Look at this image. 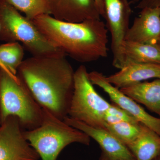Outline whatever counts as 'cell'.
I'll return each instance as SVG.
<instances>
[{
    "label": "cell",
    "mask_w": 160,
    "mask_h": 160,
    "mask_svg": "<svg viewBox=\"0 0 160 160\" xmlns=\"http://www.w3.org/2000/svg\"><path fill=\"white\" fill-rule=\"evenodd\" d=\"M74 72L66 56H32L24 60L17 75L42 108L63 121L73 94Z\"/></svg>",
    "instance_id": "6da1fadb"
},
{
    "label": "cell",
    "mask_w": 160,
    "mask_h": 160,
    "mask_svg": "<svg viewBox=\"0 0 160 160\" xmlns=\"http://www.w3.org/2000/svg\"><path fill=\"white\" fill-rule=\"evenodd\" d=\"M32 21L54 46L78 62H89L108 56V30L101 19L71 22L45 14Z\"/></svg>",
    "instance_id": "7a4b0ae2"
},
{
    "label": "cell",
    "mask_w": 160,
    "mask_h": 160,
    "mask_svg": "<svg viewBox=\"0 0 160 160\" xmlns=\"http://www.w3.org/2000/svg\"><path fill=\"white\" fill-rule=\"evenodd\" d=\"M0 40L20 42L33 57L66 56L45 36L32 20L4 0H0Z\"/></svg>",
    "instance_id": "3957f363"
},
{
    "label": "cell",
    "mask_w": 160,
    "mask_h": 160,
    "mask_svg": "<svg viewBox=\"0 0 160 160\" xmlns=\"http://www.w3.org/2000/svg\"><path fill=\"white\" fill-rule=\"evenodd\" d=\"M42 123L37 128L23 132L24 135L42 160H57L60 152L72 143L89 146L88 135L66 124L42 108Z\"/></svg>",
    "instance_id": "277c9868"
},
{
    "label": "cell",
    "mask_w": 160,
    "mask_h": 160,
    "mask_svg": "<svg viewBox=\"0 0 160 160\" xmlns=\"http://www.w3.org/2000/svg\"><path fill=\"white\" fill-rule=\"evenodd\" d=\"M1 124L9 116L16 117L26 130L37 128L42 123V108L24 82L17 75L0 68Z\"/></svg>",
    "instance_id": "5b68a950"
},
{
    "label": "cell",
    "mask_w": 160,
    "mask_h": 160,
    "mask_svg": "<svg viewBox=\"0 0 160 160\" xmlns=\"http://www.w3.org/2000/svg\"><path fill=\"white\" fill-rule=\"evenodd\" d=\"M85 66L75 71L74 89L68 117L88 126L106 129L104 117L111 106L98 93Z\"/></svg>",
    "instance_id": "8992f818"
},
{
    "label": "cell",
    "mask_w": 160,
    "mask_h": 160,
    "mask_svg": "<svg viewBox=\"0 0 160 160\" xmlns=\"http://www.w3.org/2000/svg\"><path fill=\"white\" fill-rule=\"evenodd\" d=\"M106 26L111 37L112 65L121 69L126 63L123 45L129 28L131 9L128 0H103Z\"/></svg>",
    "instance_id": "52a82bcc"
},
{
    "label": "cell",
    "mask_w": 160,
    "mask_h": 160,
    "mask_svg": "<svg viewBox=\"0 0 160 160\" xmlns=\"http://www.w3.org/2000/svg\"><path fill=\"white\" fill-rule=\"evenodd\" d=\"M19 120L9 116L0 125V160H39L26 139Z\"/></svg>",
    "instance_id": "ba28073f"
},
{
    "label": "cell",
    "mask_w": 160,
    "mask_h": 160,
    "mask_svg": "<svg viewBox=\"0 0 160 160\" xmlns=\"http://www.w3.org/2000/svg\"><path fill=\"white\" fill-rule=\"evenodd\" d=\"M88 75L91 83L102 88L109 95L113 103L160 136L159 118L149 114L134 100L109 83L102 72L92 71L89 72Z\"/></svg>",
    "instance_id": "9c48e42d"
},
{
    "label": "cell",
    "mask_w": 160,
    "mask_h": 160,
    "mask_svg": "<svg viewBox=\"0 0 160 160\" xmlns=\"http://www.w3.org/2000/svg\"><path fill=\"white\" fill-rule=\"evenodd\" d=\"M49 14L61 21L80 22L101 19L95 0H46Z\"/></svg>",
    "instance_id": "30bf717a"
},
{
    "label": "cell",
    "mask_w": 160,
    "mask_h": 160,
    "mask_svg": "<svg viewBox=\"0 0 160 160\" xmlns=\"http://www.w3.org/2000/svg\"><path fill=\"white\" fill-rule=\"evenodd\" d=\"M63 121L94 139L102 150L103 156L112 160H136L128 147L106 129L91 127L68 116Z\"/></svg>",
    "instance_id": "8fae6325"
},
{
    "label": "cell",
    "mask_w": 160,
    "mask_h": 160,
    "mask_svg": "<svg viewBox=\"0 0 160 160\" xmlns=\"http://www.w3.org/2000/svg\"><path fill=\"white\" fill-rule=\"evenodd\" d=\"M160 38V8L141 9L129 27L126 41L145 44H156Z\"/></svg>",
    "instance_id": "7c38bea8"
},
{
    "label": "cell",
    "mask_w": 160,
    "mask_h": 160,
    "mask_svg": "<svg viewBox=\"0 0 160 160\" xmlns=\"http://www.w3.org/2000/svg\"><path fill=\"white\" fill-rule=\"evenodd\" d=\"M151 78L160 79V64L127 62L120 71L108 77L107 81L119 89Z\"/></svg>",
    "instance_id": "4fadbf2b"
},
{
    "label": "cell",
    "mask_w": 160,
    "mask_h": 160,
    "mask_svg": "<svg viewBox=\"0 0 160 160\" xmlns=\"http://www.w3.org/2000/svg\"><path fill=\"white\" fill-rule=\"evenodd\" d=\"M120 89L160 117V79L151 82H141Z\"/></svg>",
    "instance_id": "5bb4252c"
},
{
    "label": "cell",
    "mask_w": 160,
    "mask_h": 160,
    "mask_svg": "<svg viewBox=\"0 0 160 160\" xmlns=\"http://www.w3.org/2000/svg\"><path fill=\"white\" fill-rule=\"evenodd\" d=\"M139 133L127 146L136 160H153L160 154V136L140 123Z\"/></svg>",
    "instance_id": "9a60e30c"
},
{
    "label": "cell",
    "mask_w": 160,
    "mask_h": 160,
    "mask_svg": "<svg viewBox=\"0 0 160 160\" xmlns=\"http://www.w3.org/2000/svg\"><path fill=\"white\" fill-rule=\"evenodd\" d=\"M123 53L126 63L133 62L160 64V46L157 44L126 41L123 45Z\"/></svg>",
    "instance_id": "2e32d148"
},
{
    "label": "cell",
    "mask_w": 160,
    "mask_h": 160,
    "mask_svg": "<svg viewBox=\"0 0 160 160\" xmlns=\"http://www.w3.org/2000/svg\"><path fill=\"white\" fill-rule=\"evenodd\" d=\"M24 47L18 42L0 45V68L14 75L23 62Z\"/></svg>",
    "instance_id": "e0dca14e"
},
{
    "label": "cell",
    "mask_w": 160,
    "mask_h": 160,
    "mask_svg": "<svg viewBox=\"0 0 160 160\" xmlns=\"http://www.w3.org/2000/svg\"><path fill=\"white\" fill-rule=\"evenodd\" d=\"M30 20L49 14L46 0H4Z\"/></svg>",
    "instance_id": "ac0fdd59"
},
{
    "label": "cell",
    "mask_w": 160,
    "mask_h": 160,
    "mask_svg": "<svg viewBox=\"0 0 160 160\" xmlns=\"http://www.w3.org/2000/svg\"><path fill=\"white\" fill-rule=\"evenodd\" d=\"M140 123L135 124L122 122L113 124H107L106 130L109 132L126 146L137 138L140 130Z\"/></svg>",
    "instance_id": "d6986e66"
},
{
    "label": "cell",
    "mask_w": 160,
    "mask_h": 160,
    "mask_svg": "<svg viewBox=\"0 0 160 160\" xmlns=\"http://www.w3.org/2000/svg\"><path fill=\"white\" fill-rule=\"evenodd\" d=\"M106 112L115 116L122 122H129L135 124L140 123L136 119L114 103L111 104V106Z\"/></svg>",
    "instance_id": "ffe728a7"
},
{
    "label": "cell",
    "mask_w": 160,
    "mask_h": 160,
    "mask_svg": "<svg viewBox=\"0 0 160 160\" xmlns=\"http://www.w3.org/2000/svg\"><path fill=\"white\" fill-rule=\"evenodd\" d=\"M137 3V8L142 9L145 8H160V0H134Z\"/></svg>",
    "instance_id": "44dd1931"
},
{
    "label": "cell",
    "mask_w": 160,
    "mask_h": 160,
    "mask_svg": "<svg viewBox=\"0 0 160 160\" xmlns=\"http://www.w3.org/2000/svg\"><path fill=\"white\" fill-rule=\"evenodd\" d=\"M96 4L98 7L99 11L101 16L104 17L105 15V10H104V5L103 0H95Z\"/></svg>",
    "instance_id": "7402d4cb"
},
{
    "label": "cell",
    "mask_w": 160,
    "mask_h": 160,
    "mask_svg": "<svg viewBox=\"0 0 160 160\" xmlns=\"http://www.w3.org/2000/svg\"><path fill=\"white\" fill-rule=\"evenodd\" d=\"M100 160H112L111 159H109L108 158L105 157L103 156H101V158H100Z\"/></svg>",
    "instance_id": "603a6c76"
},
{
    "label": "cell",
    "mask_w": 160,
    "mask_h": 160,
    "mask_svg": "<svg viewBox=\"0 0 160 160\" xmlns=\"http://www.w3.org/2000/svg\"><path fill=\"white\" fill-rule=\"evenodd\" d=\"M157 44L159 45L160 46V38L158 42L157 43Z\"/></svg>",
    "instance_id": "cb8c5ba5"
},
{
    "label": "cell",
    "mask_w": 160,
    "mask_h": 160,
    "mask_svg": "<svg viewBox=\"0 0 160 160\" xmlns=\"http://www.w3.org/2000/svg\"><path fill=\"white\" fill-rule=\"evenodd\" d=\"M1 124V115H0V125Z\"/></svg>",
    "instance_id": "d4e9b609"
},
{
    "label": "cell",
    "mask_w": 160,
    "mask_h": 160,
    "mask_svg": "<svg viewBox=\"0 0 160 160\" xmlns=\"http://www.w3.org/2000/svg\"></svg>",
    "instance_id": "484cf974"
}]
</instances>
